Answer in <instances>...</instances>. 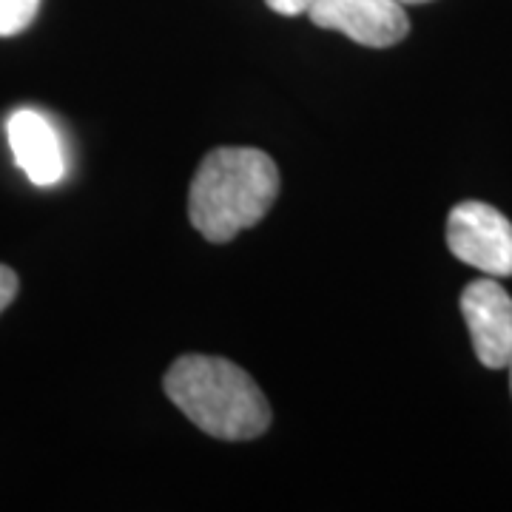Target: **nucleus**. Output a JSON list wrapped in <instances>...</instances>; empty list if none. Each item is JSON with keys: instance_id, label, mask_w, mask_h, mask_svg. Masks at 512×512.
<instances>
[{"instance_id": "nucleus-1", "label": "nucleus", "mask_w": 512, "mask_h": 512, "mask_svg": "<svg viewBox=\"0 0 512 512\" xmlns=\"http://www.w3.org/2000/svg\"><path fill=\"white\" fill-rule=\"evenodd\" d=\"M276 194L279 171L265 151L217 148L191 180L188 217L208 242H231L271 211Z\"/></svg>"}, {"instance_id": "nucleus-2", "label": "nucleus", "mask_w": 512, "mask_h": 512, "mask_svg": "<svg viewBox=\"0 0 512 512\" xmlns=\"http://www.w3.org/2000/svg\"><path fill=\"white\" fill-rule=\"evenodd\" d=\"M165 396L202 433L222 441L259 439L271 427V404L234 362L217 356H180L165 373Z\"/></svg>"}, {"instance_id": "nucleus-3", "label": "nucleus", "mask_w": 512, "mask_h": 512, "mask_svg": "<svg viewBox=\"0 0 512 512\" xmlns=\"http://www.w3.org/2000/svg\"><path fill=\"white\" fill-rule=\"evenodd\" d=\"M456 259L487 276H512V222L487 202H461L447 217Z\"/></svg>"}, {"instance_id": "nucleus-4", "label": "nucleus", "mask_w": 512, "mask_h": 512, "mask_svg": "<svg viewBox=\"0 0 512 512\" xmlns=\"http://www.w3.org/2000/svg\"><path fill=\"white\" fill-rule=\"evenodd\" d=\"M308 18L319 29L342 32L370 49L396 46L410 32V20L399 0H313Z\"/></svg>"}, {"instance_id": "nucleus-5", "label": "nucleus", "mask_w": 512, "mask_h": 512, "mask_svg": "<svg viewBox=\"0 0 512 512\" xmlns=\"http://www.w3.org/2000/svg\"><path fill=\"white\" fill-rule=\"evenodd\" d=\"M461 313L473 339L478 362L490 370L512 362V296L498 282L476 279L461 293Z\"/></svg>"}, {"instance_id": "nucleus-6", "label": "nucleus", "mask_w": 512, "mask_h": 512, "mask_svg": "<svg viewBox=\"0 0 512 512\" xmlns=\"http://www.w3.org/2000/svg\"><path fill=\"white\" fill-rule=\"evenodd\" d=\"M18 168L35 185H55L66 174V154L57 128L40 111L20 109L6 123Z\"/></svg>"}, {"instance_id": "nucleus-7", "label": "nucleus", "mask_w": 512, "mask_h": 512, "mask_svg": "<svg viewBox=\"0 0 512 512\" xmlns=\"http://www.w3.org/2000/svg\"><path fill=\"white\" fill-rule=\"evenodd\" d=\"M40 0H0V37H15L37 18Z\"/></svg>"}, {"instance_id": "nucleus-8", "label": "nucleus", "mask_w": 512, "mask_h": 512, "mask_svg": "<svg viewBox=\"0 0 512 512\" xmlns=\"http://www.w3.org/2000/svg\"><path fill=\"white\" fill-rule=\"evenodd\" d=\"M18 296V274L6 265H0V313L12 305V299Z\"/></svg>"}, {"instance_id": "nucleus-9", "label": "nucleus", "mask_w": 512, "mask_h": 512, "mask_svg": "<svg viewBox=\"0 0 512 512\" xmlns=\"http://www.w3.org/2000/svg\"><path fill=\"white\" fill-rule=\"evenodd\" d=\"M268 9H274L276 15H285V18H299V15H308V9L313 6V0H265Z\"/></svg>"}, {"instance_id": "nucleus-10", "label": "nucleus", "mask_w": 512, "mask_h": 512, "mask_svg": "<svg viewBox=\"0 0 512 512\" xmlns=\"http://www.w3.org/2000/svg\"><path fill=\"white\" fill-rule=\"evenodd\" d=\"M399 3H427V0H399Z\"/></svg>"}, {"instance_id": "nucleus-11", "label": "nucleus", "mask_w": 512, "mask_h": 512, "mask_svg": "<svg viewBox=\"0 0 512 512\" xmlns=\"http://www.w3.org/2000/svg\"><path fill=\"white\" fill-rule=\"evenodd\" d=\"M510 370H512V362H510Z\"/></svg>"}]
</instances>
